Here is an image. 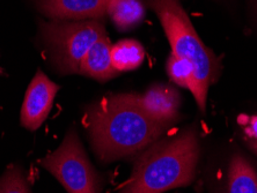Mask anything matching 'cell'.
<instances>
[{"label":"cell","instance_id":"cell-1","mask_svg":"<svg viewBox=\"0 0 257 193\" xmlns=\"http://www.w3.org/2000/svg\"><path fill=\"white\" fill-rule=\"evenodd\" d=\"M92 146L97 157L112 162L150 147L166 125L150 118L136 103L134 94L111 95L87 111Z\"/></svg>","mask_w":257,"mask_h":193},{"label":"cell","instance_id":"cell-2","mask_svg":"<svg viewBox=\"0 0 257 193\" xmlns=\"http://www.w3.org/2000/svg\"><path fill=\"white\" fill-rule=\"evenodd\" d=\"M199 157L195 128L156 141L135 162L130 178L118 193H164L194 180Z\"/></svg>","mask_w":257,"mask_h":193},{"label":"cell","instance_id":"cell-3","mask_svg":"<svg viewBox=\"0 0 257 193\" xmlns=\"http://www.w3.org/2000/svg\"><path fill=\"white\" fill-rule=\"evenodd\" d=\"M165 30L172 54L191 62L195 67V88L191 94L202 111H205L207 92L220 73V62L203 43L179 0H147Z\"/></svg>","mask_w":257,"mask_h":193},{"label":"cell","instance_id":"cell-4","mask_svg":"<svg viewBox=\"0 0 257 193\" xmlns=\"http://www.w3.org/2000/svg\"><path fill=\"white\" fill-rule=\"evenodd\" d=\"M42 34L56 63L66 73H80L87 52L107 35L104 26L97 20L48 22L42 25Z\"/></svg>","mask_w":257,"mask_h":193},{"label":"cell","instance_id":"cell-5","mask_svg":"<svg viewBox=\"0 0 257 193\" xmlns=\"http://www.w3.org/2000/svg\"><path fill=\"white\" fill-rule=\"evenodd\" d=\"M40 164L69 193H100L99 176L74 130H71L58 148L42 158Z\"/></svg>","mask_w":257,"mask_h":193},{"label":"cell","instance_id":"cell-6","mask_svg":"<svg viewBox=\"0 0 257 193\" xmlns=\"http://www.w3.org/2000/svg\"><path fill=\"white\" fill-rule=\"evenodd\" d=\"M59 86L51 81L42 71H37L26 92L21 108L22 126L30 131L41 127L51 111Z\"/></svg>","mask_w":257,"mask_h":193},{"label":"cell","instance_id":"cell-7","mask_svg":"<svg viewBox=\"0 0 257 193\" xmlns=\"http://www.w3.org/2000/svg\"><path fill=\"white\" fill-rule=\"evenodd\" d=\"M136 103L150 118L167 125L177 117L180 109V95L173 87L156 83L142 95H134Z\"/></svg>","mask_w":257,"mask_h":193},{"label":"cell","instance_id":"cell-8","mask_svg":"<svg viewBox=\"0 0 257 193\" xmlns=\"http://www.w3.org/2000/svg\"><path fill=\"white\" fill-rule=\"evenodd\" d=\"M110 0H36V7L56 20L100 19L107 15Z\"/></svg>","mask_w":257,"mask_h":193},{"label":"cell","instance_id":"cell-9","mask_svg":"<svg viewBox=\"0 0 257 193\" xmlns=\"http://www.w3.org/2000/svg\"><path fill=\"white\" fill-rule=\"evenodd\" d=\"M80 73L99 81L109 80L118 74L112 66L111 44L107 35L101 37L87 52L81 63Z\"/></svg>","mask_w":257,"mask_h":193},{"label":"cell","instance_id":"cell-10","mask_svg":"<svg viewBox=\"0 0 257 193\" xmlns=\"http://www.w3.org/2000/svg\"><path fill=\"white\" fill-rule=\"evenodd\" d=\"M107 14L119 30H128L141 24L145 9L142 0H110Z\"/></svg>","mask_w":257,"mask_h":193},{"label":"cell","instance_id":"cell-11","mask_svg":"<svg viewBox=\"0 0 257 193\" xmlns=\"http://www.w3.org/2000/svg\"><path fill=\"white\" fill-rule=\"evenodd\" d=\"M228 193H257V172L241 155H234L229 166Z\"/></svg>","mask_w":257,"mask_h":193},{"label":"cell","instance_id":"cell-12","mask_svg":"<svg viewBox=\"0 0 257 193\" xmlns=\"http://www.w3.org/2000/svg\"><path fill=\"white\" fill-rule=\"evenodd\" d=\"M145 51L139 42L123 40L111 47V62L114 69L118 72L136 70L142 65Z\"/></svg>","mask_w":257,"mask_h":193},{"label":"cell","instance_id":"cell-13","mask_svg":"<svg viewBox=\"0 0 257 193\" xmlns=\"http://www.w3.org/2000/svg\"><path fill=\"white\" fill-rule=\"evenodd\" d=\"M169 79L177 86L192 92L195 88V67L191 62L171 55L166 64Z\"/></svg>","mask_w":257,"mask_h":193},{"label":"cell","instance_id":"cell-14","mask_svg":"<svg viewBox=\"0 0 257 193\" xmlns=\"http://www.w3.org/2000/svg\"><path fill=\"white\" fill-rule=\"evenodd\" d=\"M0 193H30L20 169L11 168L0 177Z\"/></svg>","mask_w":257,"mask_h":193},{"label":"cell","instance_id":"cell-15","mask_svg":"<svg viewBox=\"0 0 257 193\" xmlns=\"http://www.w3.org/2000/svg\"><path fill=\"white\" fill-rule=\"evenodd\" d=\"M247 133H249L248 135H250V137L255 138V140H257V117H254V118H252L251 125L247 130Z\"/></svg>","mask_w":257,"mask_h":193},{"label":"cell","instance_id":"cell-16","mask_svg":"<svg viewBox=\"0 0 257 193\" xmlns=\"http://www.w3.org/2000/svg\"><path fill=\"white\" fill-rule=\"evenodd\" d=\"M250 147H251V149L257 154V140H254V141L250 142Z\"/></svg>","mask_w":257,"mask_h":193},{"label":"cell","instance_id":"cell-17","mask_svg":"<svg viewBox=\"0 0 257 193\" xmlns=\"http://www.w3.org/2000/svg\"><path fill=\"white\" fill-rule=\"evenodd\" d=\"M0 73H2V69H0Z\"/></svg>","mask_w":257,"mask_h":193}]
</instances>
